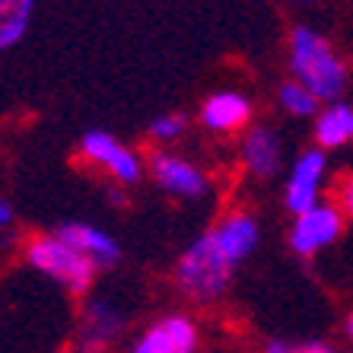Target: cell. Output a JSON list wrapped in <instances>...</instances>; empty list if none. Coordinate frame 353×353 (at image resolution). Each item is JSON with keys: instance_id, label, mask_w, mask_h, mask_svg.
<instances>
[{"instance_id": "9c48e42d", "label": "cell", "mask_w": 353, "mask_h": 353, "mask_svg": "<svg viewBox=\"0 0 353 353\" xmlns=\"http://www.w3.org/2000/svg\"><path fill=\"white\" fill-rule=\"evenodd\" d=\"M255 105L245 92L239 90H216L201 102L197 108V121L210 134H239L252 128Z\"/></svg>"}, {"instance_id": "cb8c5ba5", "label": "cell", "mask_w": 353, "mask_h": 353, "mask_svg": "<svg viewBox=\"0 0 353 353\" xmlns=\"http://www.w3.org/2000/svg\"><path fill=\"white\" fill-rule=\"evenodd\" d=\"M0 3H3V0H0Z\"/></svg>"}, {"instance_id": "277c9868", "label": "cell", "mask_w": 353, "mask_h": 353, "mask_svg": "<svg viewBox=\"0 0 353 353\" xmlns=\"http://www.w3.org/2000/svg\"><path fill=\"white\" fill-rule=\"evenodd\" d=\"M80 157L102 169L115 185H137L143 179V159L134 147L121 143L108 131H86L80 137Z\"/></svg>"}, {"instance_id": "603a6c76", "label": "cell", "mask_w": 353, "mask_h": 353, "mask_svg": "<svg viewBox=\"0 0 353 353\" xmlns=\"http://www.w3.org/2000/svg\"><path fill=\"white\" fill-rule=\"evenodd\" d=\"M287 3H319V0H287Z\"/></svg>"}, {"instance_id": "30bf717a", "label": "cell", "mask_w": 353, "mask_h": 353, "mask_svg": "<svg viewBox=\"0 0 353 353\" xmlns=\"http://www.w3.org/2000/svg\"><path fill=\"white\" fill-rule=\"evenodd\" d=\"M207 232L214 236L220 252L230 258L236 268L255 255L258 242H261V223H258V216L252 214V210H245V207L226 210Z\"/></svg>"}, {"instance_id": "3957f363", "label": "cell", "mask_w": 353, "mask_h": 353, "mask_svg": "<svg viewBox=\"0 0 353 353\" xmlns=\"http://www.w3.org/2000/svg\"><path fill=\"white\" fill-rule=\"evenodd\" d=\"M26 261L74 296L90 293L99 274L96 261L86 258L83 252H77L58 232H39V236L29 239L26 242Z\"/></svg>"}, {"instance_id": "44dd1931", "label": "cell", "mask_w": 353, "mask_h": 353, "mask_svg": "<svg viewBox=\"0 0 353 353\" xmlns=\"http://www.w3.org/2000/svg\"><path fill=\"white\" fill-rule=\"evenodd\" d=\"M131 353H159V350H157V344H153V341H150L147 334H140L137 341H134Z\"/></svg>"}, {"instance_id": "5b68a950", "label": "cell", "mask_w": 353, "mask_h": 353, "mask_svg": "<svg viewBox=\"0 0 353 353\" xmlns=\"http://www.w3.org/2000/svg\"><path fill=\"white\" fill-rule=\"evenodd\" d=\"M124 325H128V315L118 309L112 299L105 296H96L80 309V319H77L74 328V341H70V350L74 353H105L118 344Z\"/></svg>"}, {"instance_id": "8fae6325", "label": "cell", "mask_w": 353, "mask_h": 353, "mask_svg": "<svg viewBox=\"0 0 353 353\" xmlns=\"http://www.w3.org/2000/svg\"><path fill=\"white\" fill-rule=\"evenodd\" d=\"M239 159L245 175H252L255 181H271L283 163V140L271 124H252L248 131H242Z\"/></svg>"}, {"instance_id": "d6986e66", "label": "cell", "mask_w": 353, "mask_h": 353, "mask_svg": "<svg viewBox=\"0 0 353 353\" xmlns=\"http://www.w3.org/2000/svg\"><path fill=\"white\" fill-rule=\"evenodd\" d=\"M334 207L341 210V214H344V220H353V172H347L344 179L337 181Z\"/></svg>"}, {"instance_id": "e0dca14e", "label": "cell", "mask_w": 353, "mask_h": 353, "mask_svg": "<svg viewBox=\"0 0 353 353\" xmlns=\"http://www.w3.org/2000/svg\"><path fill=\"white\" fill-rule=\"evenodd\" d=\"M185 131H188V115L181 112H165L150 121V140L159 147H172L175 140L185 137Z\"/></svg>"}, {"instance_id": "ba28073f", "label": "cell", "mask_w": 353, "mask_h": 353, "mask_svg": "<svg viewBox=\"0 0 353 353\" xmlns=\"http://www.w3.org/2000/svg\"><path fill=\"white\" fill-rule=\"evenodd\" d=\"M150 175L165 194L179 197V201H204L214 188L210 175L201 165L179 157V153H169V150H157L150 157Z\"/></svg>"}, {"instance_id": "2e32d148", "label": "cell", "mask_w": 353, "mask_h": 353, "mask_svg": "<svg viewBox=\"0 0 353 353\" xmlns=\"http://www.w3.org/2000/svg\"><path fill=\"white\" fill-rule=\"evenodd\" d=\"M277 105L283 108L290 118H315L319 115V108H321V102L305 90L303 83L283 80L280 83V90H277Z\"/></svg>"}, {"instance_id": "9a60e30c", "label": "cell", "mask_w": 353, "mask_h": 353, "mask_svg": "<svg viewBox=\"0 0 353 353\" xmlns=\"http://www.w3.org/2000/svg\"><path fill=\"white\" fill-rule=\"evenodd\" d=\"M35 0H3L0 3V51L13 48L32 26Z\"/></svg>"}, {"instance_id": "7c38bea8", "label": "cell", "mask_w": 353, "mask_h": 353, "mask_svg": "<svg viewBox=\"0 0 353 353\" xmlns=\"http://www.w3.org/2000/svg\"><path fill=\"white\" fill-rule=\"evenodd\" d=\"M54 232H58L61 239H67V242H70L77 252H83L86 258H92L99 271L115 268V264L121 261V255H124V252H121V242H118L112 232L92 226V223L70 220V223H61Z\"/></svg>"}, {"instance_id": "5bb4252c", "label": "cell", "mask_w": 353, "mask_h": 353, "mask_svg": "<svg viewBox=\"0 0 353 353\" xmlns=\"http://www.w3.org/2000/svg\"><path fill=\"white\" fill-rule=\"evenodd\" d=\"M315 147L319 150H341L344 143L353 140V105H347L344 99L341 102H331V105H321L319 115H315Z\"/></svg>"}, {"instance_id": "8992f818", "label": "cell", "mask_w": 353, "mask_h": 353, "mask_svg": "<svg viewBox=\"0 0 353 353\" xmlns=\"http://www.w3.org/2000/svg\"><path fill=\"white\" fill-rule=\"evenodd\" d=\"M325 179H328V153L319 147L303 150L299 157L293 159L283 181V207H287L293 216L312 210L315 204H321V188H325Z\"/></svg>"}, {"instance_id": "ac0fdd59", "label": "cell", "mask_w": 353, "mask_h": 353, "mask_svg": "<svg viewBox=\"0 0 353 353\" xmlns=\"http://www.w3.org/2000/svg\"><path fill=\"white\" fill-rule=\"evenodd\" d=\"M264 353H337L334 344L328 341H319V337H303V341H293V337H271L264 344Z\"/></svg>"}, {"instance_id": "7a4b0ae2", "label": "cell", "mask_w": 353, "mask_h": 353, "mask_svg": "<svg viewBox=\"0 0 353 353\" xmlns=\"http://www.w3.org/2000/svg\"><path fill=\"white\" fill-rule=\"evenodd\" d=\"M232 274H236V264L223 255L210 232H201V236L181 252L172 268L175 290H179L185 299L201 303V305L216 303V299L230 290Z\"/></svg>"}, {"instance_id": "52a82bcc", "label": "cell", "mask_w": 353, "mask_h": 353, "mask_svg": "<svg viewBox=\"0 0 353 353\" xmlns=\"http://www.w3.org/2000/svg\"><path fill=\"white\" fill-rule=\"evenodd\" d=\"M344 214L334 207V201H321L312 210L293 216V226H290V248L293 255L299 258H312L319 255L321 248L334 245L341 232H344Z\"/></svg>"}, {"instance_id": "ffe728a7", "label": "cell", "mask_w": 353, "mask_h": 353, "mask_svg": "<svg viewBox=\"0 0 353 353\" xmlns=\"http://www.w3.org/2000/svg\"><path fill=\"white\" fill-rule=\"evenodd\" d=\"M13 223H17V210L10 201H0V232L13 230Z\"/></svg>"}, {"instance_id": "6da1fadb", "label": "cell", "mask_w": 353, "mask_h": 353, "mask_svg": "<svg viewBox=\"0 0 353 353\" xmlns=\"http://www.w3.org/2000/svg\"><path fill=\"white\" fill-rule=\"evenodd\" d=\"M287 67L290 80L303 83L321 105L341 102L350 86V64L328 35L305 23H296L287 35Z\"/></svg>"}, {"instance_id": "7402d4cb", "label": "cell", "mask_w": 353, "mask_h": 353, "mask_svg": "<svg viewBox=\"0 0 353 353\" xmlns=\"http://www.w3.org/2000/svg\"><path fill=\"white\" fill-rule=\"evenodd\" d=\"M347 337L353 341V312H350V319H347Z\"/></svg>"}, {"instance_id": "4fadbf2b", "label": "cell", "mask_w": 353, "mask_h": 353, "mask_svg": "<svg viewBox=\"0 0 353 353\" xmlns=\"http://www.w3.org/2000/svg\"><path fill=\"white\" fill-rule=\"evenodd\" d=\"M143 334L157 344L159 353H197V344H201V331H197V321L191 315H163V319L153 325Z\"/></svg>"}]
</instances>
